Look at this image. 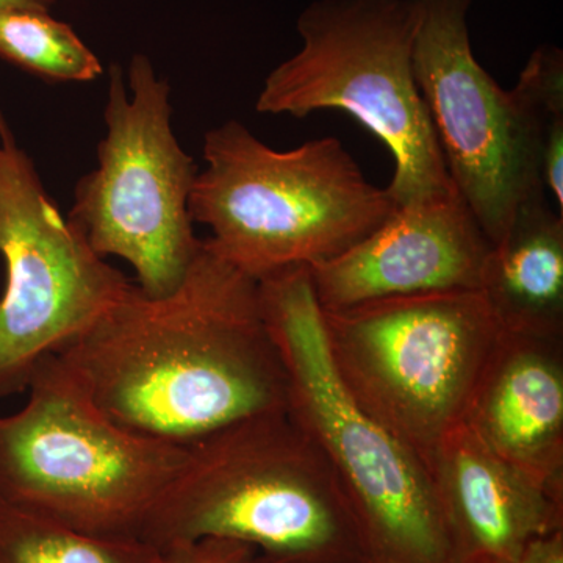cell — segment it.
<instances>
[{"label":"cell","instance_id":"1","mask_svg":"<svg viewBox=\"0 0 563 563\" xmlns=\"http://www.w3.org/2000/svg\"><path fill=\"white\" fill-rule=\"evenodd\" d=\"M55 354L111 421L161 442L190 446L233 422L287 410L258 280L206 240L173 291L150 296L132 284Z\"/></svg>","mask_w":563,"mask_h":563},{"label":"cell","instance_id":"2","mask_svg":"<svg viewBox=\"0 0 563 563\" xmlns=\"http://www.w3.org/2000/svg\"><path fill=\"white\" fill-rule=\"evenodd\" d=\"M207 537L251 544L263 563H363L339 481L287 410L187 446L136 533L158 551Z\"/></svg>","mask_w":563,"mask_h":563},{"label":"cell","instance_id":"3","mask_svg":"<svg viewBox=\"0 0 563 563\" xmlns=\"http://www.w3.org/2000/svg\"><path fill=\"white\" fill-rule=\"evenodd\" d=\"M258 295L287 376V412L339 481L363 563H459L429 463L336 376L309 266L263 277Z\"/></svg>","mask_w":563,"mask_h":563},{"label":"cell","instance_id":"4","mask_svg":"<svg viewBox=\"0 0 563 563\" xmlns=\"http://www.w3.org/2000/svg\"><path fill=\"white\" fill-rule=\"evenodd\" d=\"M202 150L191 220L210 229L214 254L255 280L336 257L396 207L333 136L276 151L231 120L206 133Z\"/></svg>","mask_w":563,"mask_h":563},{"label":"cell","instance_id":"5","mask_svg":"<svg viewBox=\"0 0 563 563\" xmlns=\"http://www.w3.org/2000/svg\"><path fill=\"white\" fill-rule=\"evenodd\" d=\"M25 390L21 409L0 415V504L92 536L136 537L187 446L111 421L55 352Z\"/></svg>","mask_w":563,"mask_h":563},{"label":"cell","instance_id":"6","mask_svg":"<svg viewBox=\"0 0 563 563\" xmlns=\"http://www.w3.org/2000/svg\"><path fill=\"white\" fill-rule=\"evenodd\" d=\"M415 0H313L299 14L301 49L263 84L255 109L306 118L351 114L390 151L396 207L454 187L413 73Z\"/></svg>","mask_w":563,"mask_h":563},{"label":"cell","instance_id":"7","mask_svg":"<svg viewBox=\"0 0 563 563\" xmlns=\"http://www.w3.org/2000/svg\"><path fill=\"white\" fill-rule=\"evenodd\" d=\"M322 321L352 399L428 463L462 424L503 333L481 290L374 299L322 310Z\"/></svg>","mask_w":563,"mask_h":563},{"label":"cell","instance_id":"8","mask_svg":"<svg viewBox=\"0 0 563 563\" xmlns=\"http://www.w3.org/2000/svg\"><path fill=\"white\" fill-rule=\"evenodd\" d=\"M98 166L76 185L69 220L103 258L132 266L150 296L173 291L202 240L188 201L199 168L173 131L172 87L144 54L110 65Z\"/></svg>","mask_w":563,"mask_h":563},{"label":"cell","instance_id":"9","mask_svg":"<svg viewBox=\"0 0 563 563\" xmlns=\"http://www.w3.org/2000/svg\"><path fill=\"white\" fill-rule=\"evenodd\" d=\"M0 398L25 391L36 365L60 351L128 291L44 188L0 109Z\"/></svg>","mask_w":563,"mask_h":563},{"label":"cell","instance_id":"10","mask_svg":"<svg viewBox=\"0 0 563 563\" xmlns=\"http://www.w3.org/2000/svg\"><path fill=\"white\" fill-rule=\"evenodd\" d=\"M472 2L415 0L413 73L451 180L495 244L518 207L544 191L543 132L474 57Z\"/></svg>","mask_w":563,"mask_h":563},{"label":"cell","instance_id":"11","mask_svg":"<svg viewBox=\"0 0 563 563\" xmlns=\"http://www.w3.org/2000/svg\"><path fill=\"white\" fill-rule=\"evenodd\" d=\"M457 188L395 207L368 236L309 266L322 310L426 292L481 290L492 251Z\"/></svg>","mask_w":563,"mask_h":563},{"label":"cell","instance_id":"12","mask_svg":"<svg viewBox=\"0 0 563 563\" xmlns=\"http://www.w3.org/2000/svg\"><path fill=\"white\" fill-rule=\"evenodd\" d=\"M459 563L510 562L563 529V498L459 424L429 459Z\"/></svg>","mask_w":563,"mask_h":563},{"label":"cell","instance_id":"13","mask_svg":"<svg viewBox=\"0 0 563 563\" xmlns=\"http://www.w3.org/2000/svg\"><path fill=\"white\" fill-rule=\"evenodd\" d=\"M462 422L563 498V335L503 331Z\"/></svg>","mask_w":563,"mask_h":563},{"label":"cell","instance_id":"14","mask_svg":"<svg viewBox=\"0 0 563 563\" xmlns=\"http://www.w3.org/2000/svg\"><path fill=\"white\" fill-rule=\"evenodd\" d=\"M485 301L504 332L563 335V213L537 192L485 263Z\"/></svg>","mask_w":563,"mask_h":563},{"label":"cell","instance_id":"15","mask_svg":"<svg viewBox=\"0 0 563 563\" xmlns=\"http://www.w3.org/2000/svg\"><path fill=\"white\" fill-rule=\"evenodd\" d=\"M136 537H102L0 504V563H157Z\"/></svg>","mask_w":563,"mask_h":563},{"label":"cell","instance_id":"16","mask_svg":"<svg viewBox=\"0 0 563 563\" xmlns=\"http://www.w3.org/2000/svg\"><path fill=\"white\" fill-rule=\"evenodd\" d=\"M0 60L62 84H85L103 73L98 55L74 29L46 11L0 13Z\"/></svg>","mask_w":563,"mask_h":563},{"label":"cell","instance_id":"17","mask_svg":"<svg viewBox=\"0 0 563 563\" xmlns=\"http://www.w3.org/2000/svg\"><path fill=\"white\" fill-rule=\"evenodd\" d=\"M512 95L542 128H563V52L543 44L537 47L521 70ZM542 135V139H543Z\"/></svg>","mask_w":563,"mask_h":563},{"label":"cell","instance_id":"18","mask_svg":"<svg viewBox=\"0 0 563 563\" xmlns=\"http://www.w3.org/2000/svg\"><path fill=\"white\" fill-rule=\"evenodd\" d=\"M257 555L251 544L207 537L158 551L157 563H255Z\"/></svg>","mask_w":563,"mask_h":563},{"label":"cell","instance_id":"19","mask_svg":"<svg viewBox=\"0 0 563 563\" xmlns=\"http://www.w3.org/2000/svg\"><path fill=\"white\" fill-rule=\"evenodd\" d=\"M503 563H563V529L536 540L517 559Z\"/></svg>","mask_w":563,"mask_h":563},{"label":"cell","instance_id":"20","mask_svg":"<svg viewBox=\"0 0 563 563\" xmlns=\"http://www.w3.org/2000/svg\"><path fill=\"white\" fill-rule=\"evenodd\" d=\"M54 3L55 0H0V13L13 10L46 11V13H51Z\"/></svg>","mask_w":563,"mask_h":563},{"label":"cell","instance_id":"21","mask_svg":"<svg viewBox=\"0 0 563 563\" xmlns=\"http://www.w3.org/2000/svg\"><path fill=\"white\" fill-rule=\"evenodd\" d=\"M255 563H263V562H262V559H261V558H258V555H257V561H255Z\"/></svg>","mask_w":563,"mask_h":563}]
</instances>
